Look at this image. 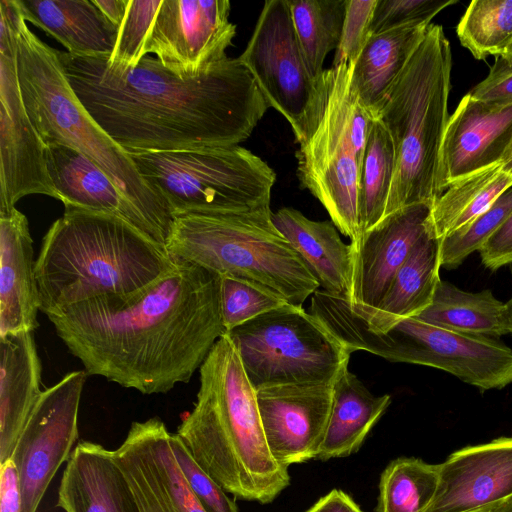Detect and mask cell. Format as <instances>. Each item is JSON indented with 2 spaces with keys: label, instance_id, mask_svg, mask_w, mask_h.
<instances>
[{
  "label": "cell",
  "instance_id": "6da1fadb",
  "mask_svg": "<svg viewBox=\"0 0 512 512\" xmlns=\"http://www.w3.org/2000/svg\"><path fill=\"white\" fill-rule=\"evenodd\" d=\"M47 317L88 376L145 395L189 382L226 333L220 276L179 258L141 290L87 300Z\"/></svg>",
  "mask_w": 512,
  "mask_h": 512
},
{
  "label": "cell",
  "instance_id": "7a4b0ae2",
  "mask_svg": "<svg viewBox=\"0 0 512 512\" xmlns=\"http://www.w3.org/2000/svg\"><path fill=\"white\" fill-rule=\"evenodd\" d=\"M56 54L83 106L128 153L235 146L269 108L239 58L181 77L149 56L120 71L108 67L109 56Z\"/></svg>",
  "mask_w": 512,
  "mask_h": 512
},
{
  "label": "cell",
  "instance_id": "3957f363",
  "mask_svg": "<svg viewBox=\"0 0 512 512\" xmlns=\"http://www.w3.org/2000/svg\"><path fill=\"white\" fill-rule=\"evenodd\" d=\"M199 370L197 401L176 434L227 493L239 500L271 503L290 484L288 468L269 449L256 391L227 333Z\"/></svg>",
  "mask_w": 512,
  "mask_h": 512
},
{
  "label": "cell",
  "instance_id": "277c9868",
  "mask_svg": "<svg viewBox=\"0 0 512 512\" xmlns=\"http://www.w3.org/2000/svg\"><path fill=\"white\" fill-rule=\"evenodd\" d=\"M176 263L166 246L115 215L65 207L46 232L35 276L46 316L150 285Z\"/></svg>",
  "mask_w": 512,
  "mask_h": 512
},
{
  "label": "cell",
  "instance_id": "5b68a950",
  "mask_svg": "<svg viewBox=\"0 0 512 512\" xmlns=\"http://www.w3.org/2000/svg\"><path fill=\"white\" fill-rule=\"evenodd\" d=\"M19 8V7H18ZM17 71L27 113L46 146H69L92 159L166 246L174 217L166 202L140 175L129 153L93 119L71 88L56 49L17 20Z\"/></svg>",
  "mask_w": 512,
  "mask_h": 512
},
{
  "label": "cell",
  "instance_id": "8992f818",
  "mask_svg": "<svg viewBox=\"0 0 512 512\" xmlns=\"http://www.w3.org/2000/svg\"><path fill=\"white\" fill-rule=\"evenodd\" d=\"M452 54L440 25L426 35L371 112L388 130L396 168L385 216L408 205L432 204L443 194L441 148L449 120Z\"/></svg>",
  "mask_w": 512,
  "mask_h": 512
},
{
  "label": "cell",
  "instance_id": "52a82bcc",
  "mask_svg": "<svg viewBox=\"0 0 512 512\" xmlns=\"http://www.w3.org/2000/svg\"><path fill=\"white\" fill-rule=\"evenodd\" d=\"M352 65L341 63L315 80L310 103L294 134L297 176L351 242L361 236L360 173L371 112L351 84Z\"/></svg>",
  "mask_w": 512,
  "mask_h": 512
},
{
  "label": "cell",
  "instance_id": "ba28073f",
  "mask_svg": "<svg viewBox=\"0 0 512 512\" xmlns=\"http://www.w3.org/2000/svg\"><path fill=\"white\" fill-rule=\"evenodd\" d=\"M310 313L350 354L361 350L390 362L434 367L481 390L512 384V349L498 338L443 328L417 317L372 330L346 298L321 289L312 295Z\"/></svg>",
  "mask_w": 512,
  "mask_h": 512
},
{
  "label": "cell",
  "instance_id": "9c48e42d",
  "mask_svg": "<svg viewBox=\"0 0 512 512\" xmlns=\"http://www.w3.org/2000/svg\"><path fill=\"white\" fill-rule=\"evenodd\" d=\"M271 216V209L177 216L166 248L176 258L246 280L302 307L320 285Z\"/></svg>",
  "mask_w": 512,
  "mask_h": 512
},
{
  "label": "cell",
  "instance_id": "30bf717a",
  "mask_svg": "<svg viewBox=\"0 0 512 512\" xmlns=\"http://www.w3.org/2000/svg\"><path fill=\"white\" fill-rule=\"evenodd\" d=\"M129 155L174 218L270 209L276 173L242 146Z\"/></svg>",
  "mask_w": 512,
  "mask_h": 512
},
{
  "label": "cell",
  "instance_id": "8fae6325",
  "mask_svg": "<svg viewBox=\"0 0 512 512\" xmlns=\"http://www.w3.org/2000/svg\"><path fill=\"white\" fill-rule=\"evenodd\" d=\"M227 335L255 391L282 385L333 384L351 356L311 313L289 303Z\"/></svg>",
  "mask_w": 512,
  "mask_h": 512
},
{
  "label": "cell",
  "instance_id": "7c38bea8",
  "mask_svg": "<svg viewBox=\"0 0 512 512\" xmlns=\"http://www.w3.org/2000/svg\"><path fill=\"white\" fill-rule=\"evenodd\" d=\"M16 0L0 1V213L24 196L58 199L47 170L46 145L22 98L17 71Z\"/></svg>",
  "mask_w": 512,
  "mask_h": 512
},
{
  "label": "cell",
  "instance_id": "4fadbf2b",
  "mask_svg": "<svg viewBox=\"0 0 512 512\" xmlns=\"http://www.w3.org/2000/svg\"><path fill=\"white\" fill-rule=\"evenodd\" d=\"M87 376L85 370L73 371L45 389L18 438L11 460L19 475L22 512H37L56 472L74 450Z\"/></svg>",
  "mask_w": 512,
  "mask_h": 512
},
{
  "label": "cell",
  "instance_id": "5bb4252c",
  "mask_svg": "<svg viewBox=\"0 0 512 512\" xmlns=\"http://www.w3.org/2000/svg\"><path fill=\"white\" fill-rule=\"evenodd\" d=\"M238 58L252 74L267 105L289 122L295 134L316 79L304 61L288 0L264 3L246 49Z\"/></svg>",
  "mask_w": 512,
  "mask_h": 512
},
{
  "label": "cell",
  "instance_id": "9a60e30c",
  "mask_svg": "<svg viewBox=\"0 0 512 512\" xmlns=\"http://www.w3.org/2000/svg\"><path fill=\"white\" fill-rule=\"evenodd\" d=\"M229 14V0H162L145 54L178 76H197L228 58L236 34Z\"/></svg>",
  "mask_w": 512,
  "mask_h": 512
},
{
  "label": "cell",
  "instance_id": "2e32d148",
  "mask_svg": "<svg viewBox=\"0 0 512 512\" xmlns=\"http://www.w3.org/2000/svg\"><path fill=\"white\" fill-rule=\"evenodd\" d=\"M170 436L158 417L135 421L113 451L114 459L140 512H205L174 456Z\"/></svg>",
  "mask_w": 512,
  "mask_h": 512
},
{
  "label": "cell",
  "instance_id": "e0dca14e",
  "mask_svg": "<svg viewBox=\"0 0 512 512\" xmlns=\"http://www.w3.org/2000/svg\"><path fill=\"white\" fill-rule=\"evenodd\" d=\"M431 205L416 203L384 217L351 242V309L364 316L380 303L395 274L426 231Z\"/></svg>",
  "mask_w": 512,
  "mask_h": 512
},
{
  "label": "cell",
  "instance_id": "ac0fdd59",
  "mask_svg": "<svg viewBox=\"0 0 512 512\" xmlns=\"http://www.w3.org/2000/svg\"><path fill=\"white\" fill-rule=\"evenodd\" d=\"M269 449L282 466L317 458L328 427L333 384H295L256 391Z\"/></svg>",
  "mask_w": 512,
  "mask_h": 512
},
{
  "label": "cell",
  "instance_id": "d6986e66",
  "mask_svg": "<svg viewBox=\"0 0 512 512\" xmlns=\"http://www.w3.org/2000/svg\"><path fill=\"white\" fill-rule=\"evenodd\" d=\"M512 498V437L453 452L439 464V484L427 512H493Z\"/></svg>",
  "mask_w": 512,
  "mask_h": 512
},
{
  "label": "cell",
  "instance_id": "ffe728a7",
  "mask_svg": "<svg viewBox=\"0 0 512 512\" xmlns=\"http://www.w3.org/2000/svg\"><path fill=\"white\" fill-rule=\"evenodd\" d=\"M512 150V105L493 106L466 94L449 117L441 148L443 192L453 183L502 164Z\"/></svg>",
  "mask_w": 512,
  "mask_h": 512
},
{
  "label": "cell",
  "instance_id": "44dd1931",
  "mask_svg": "<svg viewBox=\"0 0 512 512\" xmlns=\"http://www.w3.org/2000/svg\"><path fill=\"white\" fill-rule=\"evenodd\" d=\"M33 239L16 207L0 213V336L39 326Z\"/></svg>",
  "mask_w": 512,
  "mask_h": 512
},
{
  "label": "cell",
  "instance_id": "7402d4cb",
  "mask_svg": "<svg viewBox=\"0 0 512 512\" xmlns=\"http://www.w3.org/2000/svg\"><path fill=\"white\" fill-rule=\"evenodd\" d=\"M56 506L65 512H140L113 451L85 440L67 461Z\"/></svg>",
  "mask_w": 512,
  "mask_h": 512
},
{
  "label": "cell",
  "instance_id": "603a6c76",
  "mask_svg": "<svg viewBox=\"0 0 512 512\" xmlns=\"http://www.w3.org/2000/svg\"><path fill=\"white\" fill-rule=\"evenodd\" d=\"M46 163L58 200L64 207L115 215L153 238L148 223L137 208L85 154L65 145H48Z\"/></svg>",
  "mask_w": 512,
  "mask_h": 512
},
{
  "label": "cell",
  "instance_id": "cb8c5ba5",
  "mask_svg": "<svg viewBox=\"0 0 512 512\" xmlns=\"http://www.w3.org/2000/svg\"><path fill=\"white\" fill-rule=\"evenodd\" d=\"M41 360L32 331L0 336V465L11 459L18 438L42 394Z\"/></svg>",
  "mask_w": 512,
  "mask_h": 512
},
{
  "label": "cell",
  "instance_id": "d4e9b609",
  "mask_svg": "<svg viewBox=\"0 0 512 512\" xmlns=\"http://www.w3.org/2000/svg\"><path fill=\"white\" fill-rule=\"evenodd\" d=\"M26 22L42 29L74 55L105 57L113 52L118 27L93 0H16Z\"/></svg>",
  "mask_w": 512,
  "mask_h": 512
},
{
  "label": "cell",
  "instance_id": "484cf974",
  "mask_svg": "<svg viewBox=\"0 0 512 512\" xmlns=\"http://www.w3.org/2000/svg\"><path fill=\"white\" fill-rule=\"evenodd\" d=\"M271 218L316 278L321 290L347 299L351 246L342 241L334 223L331 220H310L289 207L272 213Z\"/></svg>",
  "mask_w": 512,
  "mask_h": 512
},
{
  "label": "cell",
  "instance_id": "4316f807",
  "mask_svg": "<svg viewBox=\"0 0 512 512\" xmlns=\"http://www.w3.org/2000/svg\"><path fill=\"white\" fill-rule=\"evenodd\" d=\"M439 239L425 231L395 274L378 306L361 316L372 330L418 316L431 303L441 278Z\"/></svg>",
  "mask_w": 512,
  "mask_h": 512
},
{
  "label": "cell",
  "instance_id": "83f0119b",
  "mask_svg": "<svg viewBox=\"0 0 512 512\" xmlns=\"http://www.w3.org/2000/svg\"><path fill=\"white\" fill-rule=\"evenodd\" d=\"M390 403L388 394H372L348 367L343 369L333 383L330 419L317 459L357 452Z\"/></svg>",
  "mask_w": 512,
  "mask_h": 512
},
{
  "label": "cell",
  "instance_id": "f1b7e54d",
  "mask_svg": "<svg viewBox=\"0 0 512 512\" xmlns=\"http://www.w3.org/2000/svg\"><path fill=\"white\" fill-rule=\"evenodd\" d=\"M428 27L420 24L371 34L351 73L352 87L370 112L399 77Z\"/></svg>",
  "mask_w": 512,
  "mask_h": 512
},
{
  "label": "cell",
  "instance_id": "f546056e",
  "mask_svg": "<svg viewBox=\"0 0 512 512\" xmlns=\"http://www.w3.org/2000/svg\"><path fill=\"white\" fill-rule=\"evenodd\" d=\"M510 187L512 177L501 164L453 183L432 204L427 233L437 239L449 235L485 212Z\"/></svg>",
  "mask_w": 512,
  "mask_h": 512
},
{
  "label": "cell",
  "instance_id": "4dcf8cb0",
  "mask_svg": "<svg viewBox=\"0 0 512 512\" xmlns=\"http://www.w3.org/2000/svg\"><path fill=\"white\" fill-rule=\"evenodd\" d=\"M429 324L468 334L498 338L509 334L505 322V303L491 290L464 291L440 280L432 303L416 316Z\"/></svg>",
  "mask_w": 512,
  "mask_h": 512
},
{
  "label": "cell",
  "instance_id": "1f68e13d",
  "mask_svg": "<svg viewBox=\"0 0 512 512\" xmlns=\"http://www.w3.org/2000/svg\"><path fill=\"white\" fill-rule=\"evenodd\" d=\"M395 168L393 140L384 124L373 118L360 173L361 234L384 218Z\"/></svg>",
  "mask_w": 512,
  "mask_h": 512
},
{
  "label": "cell",
  "instance_id": "d6a6232c",
  "mask_svg": "<svg viewBox=\"0 0 512 512\" xmlns=\"http://www.w3.org/2000/svg\"><path fill=\"white\" fill-rule=\"evenodd\" d=\"M295 32L313 79L323 70L326 56L336 50L347 0H288Z\"/></svg>",
  "mask_w": 512,
  "mask_h": 512
},
{
  "label": "cell",
  "instance_id": "836d02e7",
  "mask_svg": "<svg viewBox=\"0 0 512 512\" xmlns=\"http://www.w3.org/2000/svg\"><path fill=\"white\" fill-rule=\"evenodd\" d=\"M439 484V464L415 457L392 460L380 476L375 512H427Z\"/></svg>",
  "mask_w": 512,
  "mask_h": 512
},
{
  "label": "cell",
  "instance_id": "e575fe53",
  "mask_svg": "<svg viewBox=\"0 0 512 512\" xmlns=\"http://www.w3.org/2000/svg\"><path fill=\"white\" fill-rule=\"evenodd\" d=\"M457 36L477 60L502 55L512 42V0H473L459 21Z\"/></svg>",
  "mask_w": 512,
  "mask_h": 512
},
{
  "label": "cell",
  "instance_id": "d590c367",
  "mask_svg": "<svg viewBox=\"0 0 512 512\" xmlns=\"http://www.w3.org/2000/svg\"><path fill=\"white\" fill-rule=\"evenodd\" d=\"M512 213V187L485 212L468 224L439 239L441 267L454 269L479 251Z\"/></svg>",
  "mask_w": 512,
  "mask_h": 512
},
{
  "label": "cell",
  "instance_id": "8d00e7d4",
  "mask_svg": "<svg viewBox=\"0 0 512 512\" xmlns=\"http://www.w3.org/2000/svg\"><path fill=\"white\" fill-rule=\"evenodd\" d=\"M162 0H128L118 26L112 54L106 58L111 69L125 71L146 57L145 45Z\"/></svg>",
  "mask_w": 512,
  "mask_h": 512
},
{
  "label": "cell",
  "instance_id": "74e56055",
  "mask_svg": "<svg viewBox=\"0 0 512 512\" xmlns=\"http://www.w3.org/2000/svg\"><path fill=\"white\" fill-rule=\"evenodd\" d=\"M288 303L275 293L246 280L220 276V305L225 332Z\"/></svg>",
  "mask_w": 512,
  "mask_h": 512
},
{
  "label": "cell",
  "instance_id": "f35d334b",
  "mask_svg": "<svg viewBox=\"0 0 512 512\" xmlns=\"http://www.w3.org/2000/svg\"><path fill=\"white\" fill-rule=\"evenodd\" d=\"M457 3V0H377L371 34L387 30L426 24L443 9Z\"/></svg>",
  "mask_w": 512,
  "mask_h": 512
},
{
  "label": "cell",
  "instance_id": "ab89813d",
  "mask_svg": "<svg viewBox=\"0 0 512 512\" xmlns=\"http://www.w3.org/2000/svg\"><path fill=\"white\" fill-rule=\"evenodd\" d=\"M170 444L174 456L194 495L205 512H238L235 502L193 459L176 433H171Z\"/></svg>",
  "mask_w": 512,
  "mask_h": 512
},
{
  "label": "cell",
  "instance_id": "60d3db41",
  "mask_svg": "<svg viewBox=\"0 0 512 512\" xmlns=\"http://www.w3.org/2000/svg\"><path fill=\"white\" fill-rule=\"evenodd\" d=\"M377 0H347L340 41L333 67L354 64L371 36V22Z\"/></svg>",
  "mask_w": 512,
  "mask_h": 512
},
{
  "label": "cell",
  "instance_id": "b9f144b4",
  "mask_svg": "<svg viewBox=\"0 0 512 512\" xmlns=\"http://www.w3.org/2000/svg\"><path fill=\"white\" fill-rule=\"evenodd\" d=\"M467 94L493 106L512 105V63L501 55L495 56L488 75Z\"/></svg>",
  "mask_w": 512,
  "mask_h": 512
},
{
  "label": "cell",
  "instance_id": "7bdbcfd3",
  "mask_svg": "<svg viewBox=\"0 0 512 512\" xmlns=\"http://www.w3.org/2000/svg\"><path fill=\"white\" fill-rule=\"evenodd\" d=\"M479 253L483 265L491 271L512 265V213Z\"/></svg>",
  "mask_w": 512,
  "mask_h": 512
},
{
  "label": "cell",
  "instance_id": "ee69618b",
  "mask_svg": "<svg viewBox=\"0 0 512 512\" xmlns=\"http://www.w3.org/2000/svg\"><path fill=\"white\" fill-rule=\"evenodd\" d=\"M0 466V512H22L20 480L16 466L11 459Z\"/></svg>",
  "mask_w": 512,
  "mask_h": 512
},
{
  "label": "cell",
  "instance_id": "f6af8a7d",
  "mask_svg": "<svg viewBox=\"0 0 512 512\" xmlns=\"http://www.w3.org/2000/svg\"><path fill=\"white\" fill-rule=\"evenodd\" d=\"M306 512H364L344 491L333 489L319 498Z\"/></svg>",
  "mask_w": 512,
  "mask_h": 512
},
{
  "label": "cell",
  "instance_id": "bcb514c9",
  "mask_svg": "<svg viewBox=\"0 0 512 512\" xmlns=\"http://www.w3.org/2000/svg\"><path fill=\"white\" fill-rule=\"evenodd\" d=\"M109 22L118 27L126 12L128 0H93Z\"/></svg>",
  "mask_w": 512,
  "mask_h": 512
},
{
  "label": "cell",
  "instance_id": "7dc6e473",
  "mask_svg": "<svg viewBox=\"0 0 512 512\" xmlns=\"http://www.w3.org/2000/svg\"><path fill=\"white\" fill-rule=\"evenodd\" d=\"M505 322L509 334H512V297L505 302Z\"/></svg>",
  "mask_w": 512,
  "mask_h": 512
},
{
  "label": "cell",
  "instance_id": "c3c4849f",
  "mask_svg": "<svg viewBox=\"0 0 512 512\" xmlns=\"http://www.w3.org/2000/svg\"><path fill=\"white\" fill-rule=\"evenodd\" d=\"M502 170L512 177V150L501 164Z\"/></svg>",
  "mask_w": 512,
  "mask_h": 512
},
{
  "label": "cell",
  "instance_id": "681fc988",
  "mask_svg": "<svg viewBox=\"0 0 512 512\" xmlns=\"http://www.w3.org/2000/svg\"><path fill=\"white\" fill-rule=\"evenodd\" d=\"M493 512H512V498L507 500L504 504H502L499 508H497Z\"/></svg>",
  "mask_w": 512,
  "mask_h": 512
},
{
  "label": "cell",
  "instance_id": "f907efd6",
  "mask_svg": "<svg viewBox=\"0 0 512 512\" xmlns=\"http://www.w3.org/2000/svg\"><path fill=\"white\" fill-rule=\"evenodd\" d=\"M501 56L508 62L512 63V42Z\"/></svg>",
  "mask_w": 512,
  "mask_h": 512
},
{
  "label": "cell",
  "instance_id": "816d5d0a",
  "mask_svg": "<svg viewBox=\"0 0 512 512\" xmlns=\"http://www.w3.org/2000/svg\"><path fill=\"white\" fill-rule=\"evenodd\" d=\"M306 512V511H305Z\"/></svg>",
  "mask_w": 512,
  "mask_h": 512
}]
</instances>
